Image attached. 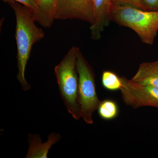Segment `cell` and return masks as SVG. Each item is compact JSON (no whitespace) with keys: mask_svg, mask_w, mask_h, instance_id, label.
Segmentation results:
<instances>
[{"mask_svg":"<svg viewBox=\"0 0 158 158\" xmlns=\"http://www.w3.org/2000/svg\"><path fill=\"white\" fill-rule=\"evenodd\" d=\"M131 81L141 85L158 87V61L141 63Z\"/></svg>","mask_w":158,"mask_h":158,"instance_id":"9","label":"cell"},{"mask_svg":"<svg viewBox=\"0 0 158 158\" xmlns=\"http://www.w3.org/2000/svg\"><path fill=\"white\" fill-rule=\"evenodd\" d=\"M103 87L110 91L120 90L123 83L121 77H119L113 72L106 70L103 72L102 76Z\"/></svg>","mask_w":158,"mask_h":158,"instance_id":"12","label":"cell"},{"mask_svg":"<svg viewBox=\"0 0 158 158\" xmlns=\"http://www.w3.org/2000/svg\"><path fill=\"white\" fill-rule=\"evenodd\" d=\"M110 19L133 30L141 42L152 45L158 32V11H148L130 4L113 1Z\"/></svg>","mask_w":158,"mask_h":158,"instance_id":"2","label":"cell"},{"mask_svg":"<svg viewBox=\"0 0 158 158\" xmlns=\"http://www.w3.org/2000/svg\"><path fill=\"white\" fill-rule=\"evenodd\" d=\"M77 19L94 22L91 0H57L55 19Z\"/></svg>","mask_w":158,"mask_h":158,"instance_id":"6","label":"cell"},{"mask_svg":"<svg viewBox=\"0 0 158 158\" xmlns=\"http://www.w3.org/2000/svg\"><path fill=\"white\" fill-rule=\"evenodd\" d=\"M144 8L148 11H158V0H141Z\"/></svg>","mask_w":158,"mask_h":158,"instance_id":"14","label":"cell"},{"mask_svg":"<svg viewBox=\"0 0 158 158\" xmlns=\"http://www.w3.org/2000/svg\"><path fill=\"white\" fill-rule=\"evenodd\" d=\"M122 98L125 104L137 109L150 106L158 109V87L143 85L121 77Z\"/></svg>","mask_w":158,"mask_h":158,"instance_id":"5","label":"cell"},{"mask_svg":"<svg viewBox=\"0 0 158 158\" xmlns=\"http://www.w3.org/2000/svg\"><path fill=\"white\" fill-rule=\"evenodd\" d=\"M11 6L16 17L15 40L17 48V79L25 91L31 89V85L25 77L26 66L30 59L32 47L44 37V33L35 24L33 13L25 6L13 0H2Z\"/></svg>","mask_w":158,"mask_h":158,"instance_id":"1","label":"cell"},{"mask_svg":"<svg viewBox=\"0 0 158 158\" xmlns=\"http://www.w3.org/2000/svg\"><path fill=\"white\" fill-rule=\"evenodd\" d=\"M61 138L60 135L52 133L48 136V141L42 143L38 135H29L30 146L26 158H47L49 150Z\"/></svg>","mask_w":158,"mask_h":158,"instance_id":"8","label":"cell"},{"mask_svg":"<svg viewBox=\"0 0 158 158\" xmlns=\"http://www.w3.org/2000/svg\"><path fill=\"white\" fill-rule=\"evenodd\" d=\"M99 116L105 120L116 118L118 114V107L116 102L106 99L100 102L97 109Z\"/></svg>","mask_w":158,"mask_h":158,"instance_id":"11","label":"cell"},{"mask_svg":"<svg viewBox=\"0 0 158 158\" xmlns=\"http://www.w3.org/2000/svg\"><path fill=\"white\" fill-rule=\"evenodd\" d=\"M77 68L79 78V100L81 116L86 123H93L94 112L97 110L100 101L97 94L95 74L93 68L82 55L78 53Z\"/></svg>","mask_w":158,"mask_h":158,"instance_id":"4","label":"cell"},{"mask_svg":"<svg viewBox=\"0 0 158 158\" xmlns=\"http://www.w3.org/2000/svg\"><path fill=\"white\" fill-rule=\"evenodd\" d=\"M93 6L94 22L90 25L92 39L98 40L109 25L110 13L113 0H91Z\"/></svg>","mask_w":158,"mask_h":158,"instance_id":"7","label":"cell"},{"mask_svg":"<svg viewBox=\"0 0 158 158\" xmlns=\"http://www.w3.org/2000/svg\"><path fill=\"white\" fill-rule=\"evenodd\" d=\"M113 1L130 4V5L136 6L140 9L147 10L144 8V5L141 2V0H113Z\"/></svg>","mask_w":158,"mask_h":158,"instance_id":"15","label":"cell"},{"mask_svg":"<svg viewBox=\"0 0 158 158\" xmlns=\"http://www.w3.org/2000/svg\"><path fill=\"white\" fill-rule=\"evenodd\" d=\"M57 0H36L38 10L33 14L35 21L44 27H51L55 20Z\"/></svg>","mask_w":158,"mask_h":158,"instance_id":"10","label":"cell"},{"mask_svg":"<svg viewBox=\"0 0 158 158\" xmlns=\"http://www.w3.org/2000/svg\"><path fill=\"white\" fill-rule=\"evenodd\" d=\"M80 49L73 47L54 69L61 97L69 113L75 119L81 116L79 100V78L77 60Z\"/></svg>","mask_w":158,"mask_h":158,"instance_id":"3","label":"cell"},{"mask_svg":"<svg viewBox=\"0 0 158 158\" xmlns=\"http://www.w3.org/2000/svg\"><path fill=\"white\" fill-rule=\"evenodd\" d=\"M22 4L30 9L33 14L36 13L38 10L36 0H13Z\"/></svg>","mask_w":158,"mask_h":158,"instance_id":"13","label":"cell"}]
</instances>
